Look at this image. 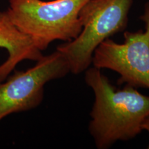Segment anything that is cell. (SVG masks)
<instances>
[{
  "label": "cell",
  "instance_id": "1",
  "mask_svg": "<svg viewBox=\"0 0 149 149\" xmlns=\"http://www.w3.org/2000/svg\"><path fill=\"white\" fill-rule=\"evenodd\" d=\"M84 79L95 96L88 130L97 148H109L142 131L141 124L149 115V96L129 85L117 88L94 66L85 70Z\"/></svg>",
  "mask_w": 149,
  "mask_h": 149
},
{
  "label": "cell",
  "instance_id": "2",
  "mask_svg": "<svg viewBox=\"0 0 149 149\" xmlns=\"http://www.w3.org/2000/svg\"><path fill=\"white\" fill-rule=\"evenodd\" d=\"M88 0H9L6 11L15 26L41 51L56 40L69 42L82 29L79 13Z\"/></svg>",
  "mask_w": 149,
  "mask_h": 149
},
{
  "label": "cell",
  "instance_id": "3",
  "mask_svg": "<svg viewBox=\"0 0 149 149\" xmlns=\"http://www.w3.org/2000/svg\"><path fill=\"white\" fill-rule=\"evenodd\" d=\"M133 0H88L79 11L82 29L75 39L57 46L68 61L70 71L81 73L92 64L99 45L125 31Z\"/></svg>",
  "mask_w": 149,
  "mask_h": 149
},
{
  "label": "cell",
  "instance_id": "4",
  "mask_svg": "<svg viewBox=\"0 0 149 149\" xmlns=\"http://www.w3.org/2000/svg\"><path fill=\"white\" fill-rule=\"evenodd\" d=\"M140 19L144 31H125L124 42L119 44L107 39L93 53V66L107 68L120 74L117 84L149 89V1L145 3Z\"/></svg>",
  "mask_w": 149,
  "mask_h": 149
},
{
  "label": "cell",
  "instance_id": "5",
  "mask_svg": "<svg viewBox=\"0 0 149 149\" xmlns=\"http://www.w3.org/2000/svg\"><path fill=\"white\" fill-rule=\"evenodd\" d=\"M70 72L68 61L56 50L43 56L32 68L16 71L5 82H0V122L11 114L40 106L46 84L64 77Z\"/></svg>",
  "mask_w": 149,
  "mask_h": 149
},
{
  "label": "cell",
  "instance_id": "6",
  "mask_svg": "<svg viewBox=\"0 0 149 149\" xmlns=\"http://www.w3.org/2000/svg\"><path fill=\"white\" fill-rule=\"evenodd\" d=\"M0 48L6 50L8 54L6 60L0 65V82L4 81L21 61H37L44 56L31 39L15 26L6 10L0 11Z\"/></svg>",
  "mask_w": 149,
  "mask_h": 149
},
{
  "label": "cell",
  "instance_id": "7",
  "mask_svg": "<svg viewBox=\"0 0 149 149\" xmlns=\"http://www.w3.org/2000/svg\"><path fill=\"white\" fill-rule=\"evenodd\" d=\"M141 129H142V130H147L149 133V115L144 119V120L143 121L142 124H141ZM148 148L149 149V145L148 146Z\"/></svg>",
  "mask_w": 149,
  "mask_h": 149
}]
</instances>
